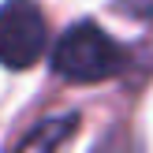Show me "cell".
Wrapping results in <instances>:
<instances>
[{
  "label": "cell",
  "mask_w": 153,
  "mask_h": 153,
  "mask_svg": "<svg viewBox=\"0 0 153 153\" xmlns=\"http://www.w3.org/2000/svg\"><path fill=\"white\" fill-rule=\"evenodd\" d=\"M123 67V52L97 22H75L52 49V71L67 82H105Z\"/></svg>",
  "instance_id": "6da1fadb"
},
{
  "label": "cell",
  "mask_w": 153,
  "mask_h": 153,
  "mask_svg": "<svg viewBox=\"0 0 153 153\" xmlns=\"http://www.w3.org/2000/svg\"><path fill=\"white\" fill-rule=\"evenodd\" d=\"M45 15L34 0H4L0 4V64L26 71L45 52Z\"/></svg>",
  "instance_id": "7a4b0ae2"
},
{
  "label": "cell",
  "mask_w": 153,
  "mask_h": 153,
  "mask_svg": "<svg viewBox=\"0 0 153 153\" xmlns=\"http://www.w3.org/2000/svg\"><path fill=\"white\" fill-rule=\"evenodd\" d=\"M79 131V116H60V120H45V123H37L34 131L26 134V138L19 142L22 149H56L64 146L71 134Z\"/></svg>",
  "instance_id": "3957f363"
}]
</instances>
